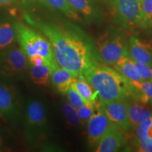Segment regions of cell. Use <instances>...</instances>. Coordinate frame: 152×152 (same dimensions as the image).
<instances>
[{
    "label": "cell",
    "instance_id": "1",
    "mask_svg": "<svg viewBox=\"0 0 152 152\" xmlns=\"http://www.w3.org/2000/svg\"><path fill=\"white\" fill-rule=\"evenodd\" d=\"M25 19L49 39L60 67L77 77L85 75L97 64L90 45L80 36L54 24L34 18L29 14L25 15Z\"/></svg>",
    "mask_w": 152,
    "mask_h": 152
},
{
    "label": "cell",
    "instance_id": "2",
    "mask_svg": "<svg viewBox=\"0 0 152 152\" xmlns=\"http://www.w3.org/2000/svg\"><path fill=\"white\" fill-rule=\"evenodd\" d=\"M84 75L100 101H126L136 91L129 80L109 66L96 64Z\"/></svg>",
    "mask_w": 152,
    "mask_h": 152
},
{
    "label": "cell",
    "instance_id": "3",
    "mask_svg": "<svg viewBox=\"0 0 152 152\" xmlns=\"http://www.w3.org/2000/svg\"><path fill=\"white\" fill-rule=\"evenodd\" d=\"M16 41L28 58L33 55H40L48 62L52 71L59 66L55 58L54 51L49 39L21 22L14 23Z\"/></svg>",
    "mask_w": 152,
    "mask_h": 152
},
{
    "label": "cell",
    "instance_id": "4",
    "mask_svg": "<svg viewBox=\"0 0 152 152\" xmlns=\"http://www.w3.org/2000/svg\"><path fill=\"white\" fill-rule=\"evenodd\" d=\"M48 120L45 106L40 100H28L24 112V134L26 142L36 145L46 137Z\"/></svg>",
    "mask_w": 152,
    "mask_h": 152
},
{
    "label": "cell",
    "instance_id": "5",
    "mask_svg": "<svg viewBox=\"0 0 152 152\" xmlns=\"http://www.w3.org/2000/svg\"><path fill=\"white\" fill-rule=\"evenodd\" d=\"M28 56L20 46L12 44L0 52V75L7 78L22 77L29 69Z\"/></svg>",
    "mask_w": 152,
    "mask_h": 152
},
{
    "label": "cell",
    "instance_id": "6",
    "mask_svg": "<svg viewBox=\"0 0 152 152\" xmlns=\"http://www.w3.org/2000/svg\"><path fill=\"white\" fill-rule=\"evenodd\" d=\"M97 50L102 60L106 64L113 66L125 58L130 54L124 42L119 36L104 35L97 40Z\"/></svg>",
    "mask_w": 152,
    "mask_h": 152
},
{
    "label": "cell",
    "instance_id": "7",
    "mask_svg": "<svg viewBox=\"0 0 152 152\" xmlns=\"http://www.w3.org/2000/svg\"><path fill=\"white\" fill-rule=\"evenodd\" d=\"M20 110L16 88L5 82L0 81V118L16 125L21 116Z\"/></svg>",
    "mask_w": 152,
    "mask_h": 152
},
{
    "label": "cell",
    "instance_id": "8",
    "mask_svg": "<svg viewBox=\"0 0 152 152\" xmlns=\"http://www.w3.org/2000/svg\"><path fill=\"white\" fill-rule=\"evenodd\" d=\"M100 104L112 127L123 132L132 128L125 101H100Z\"/></svg>",
    "mask_w": 152,
    "mask_h": 152
},
{
    "label": "cell",
    "instance_id": "9",
    "mask_svg": "<svg viewBox=\"0 0 152 152\" xmlns=\"http://www.w3.org/2000/svg\"><path fill=\"white\" fill-rule=\"evenodd\" d=\"M118 17L125 25L136 26L142 22L140 0H110Z\"/></svg>",
    "mask_w": 152,
    "mask_h": 152
},
{
    "label": "cell",
    "instance_id": "10",
    "mask_svg": "<svg viewBox=\"0 0 152 152\" xmlns=\"http://www.w3.org/2000/svg\"><path fill=\"white\" fill-rule=\"evenodd\" d=\"M111 126V123L101 106L99 102L97 106L95 108L94 113L87 121L89 144L92 147L96 146L99 140L102 137Z\"/></svg>",
    "mask_w": 152,
    "mask_h": 152
},
{
    "label": "cell",
    "instance_id": "11",
    "mask_svg": "<svg viewBox=\"0 0 152 152\" xmlns=\"http://www.w3.org/2000/svg\"><path fill=\"white\" fill-rule=\"evenodd\" d=\"M125 137L121 130L111 126L99 140L96 145V152H114L124 145Z\"/></svg>",
    "mask_w": 152,
    "mask_h": 152
},
{
    "label": "cell",
    "instance_id": "12",
    "mask_svg": "<svg viewBox=\"0 0 152 152\" xmlns=\"http://www.w3.org/2000/svg\"><path fill=\"white\" fill-rule=\"evenodd\" d=\"M77 76L68 70L58 66L52 71L50 80L57 92L65 94L71 85L75 81Z\"/></svg>",
    "mask_w": 152,
    "mask_h": 152
},
{
    "label": "cell",
    "instance_id": "13",
    "mask_svg": "<svg viewBox=\"0 0 152 152\" xmlns=\"http://www.w3.org/2000/svg\"><path fill=\"white\" fill-rule=\"evenodd\" d=\"M129 54L131 59L152 66V52L150 47L142 42L135 36H132L129 41Z\"/></svg>",
    "mask_w": 152,
    "mask_h": 152
},
{
    "label": "cell",
    "instance_id": "14",
    "mask_svg": "<svg viewBox=\"0 0 152 152\" xmlns=\"http://www.w3.org/2000/svg\"><path fill=\"white\" fill-rule=\"evenodd\" d=\"M79 14L83 15L90 22L95 21L99 16L98 9L92 0H67Z\"/></svg>",
    "mask_w": 152,
    "mask_h": 152
},
{
    "label": "cell",
    "instance_id": "15",
    "mask_svg": "<svg viewBox=\"0 0 152 152\" xmlns=\"http://www.w3.org/2000/svg\"><path fill=\"white\" fill-rule=\"evenodd\" d=\"M128 115L132 126L137 127L144 120L152 116V111L146 104L139 102H127Z\"/></svg>",
    "mask_w": 152,
    "mask_h": 152
},
{
    "label": "cell",
    "instance_id": "16",
    "mask_svg": "<svg viewBox=\"0 0 152 152\" xmlns=\"http://www.w3.org/2000/svg\"><path fill=\"white\" fill-rule=\"evenodd\" d=\"M39 3L49 8L54 9L72 20L80 21L82 18L78 13L68 4L67 0H37Z\"/></svg>",
    "mask_w": 152,
    "mask_h": 152
},
{
    "label": "cell",
    "instance_id": "17",
    "mask_svg": "<svg viewBox=\"0 0 152 152\" xmlns=\"http://www.w3.org/2000/svg\"><path fill=\"white\" fill-rule=\"evenodd\" d=\"M75 86L77 92L80 93L82 97L85 100V103L91 105L96 106V99L98 94L94 91L90 83L87 81L84 75H80L77 77L75 81Z\"/></svg>",
    "mask_w": 152,
    "mask_h": 152
},
{
    "label": "cell",
    "instance_id": "18",
    "mask_svg": "<svg viewBox=\"0 0 152 152\" xmlns=\"http://www.w3.org/2000/svg\"><path fill=\"white\" fill-rule=\"evenodd\" d=\"M113 67L115 71L118 72L120 74L124 76L130 81H145L139 73L134 61L130 58L121 61V62L114 65Z\"/></svg>",
    "mask_w": 152,
    "mask_h": 152
},
{
    "label": "cell",
    "instance_id": "19",
    "mask_svg": "<svg viewBox=\"0 0 152 152\" xmlns=\"http://www.w3.org/2000/svg\"><path fill=\"white\" fill-rule=\"evenodd\" d=\"M28 73L34 84L41 86H47L50 80L52 69L46 64L39 66L30 64Z\"/></svg>",
    "mask_w": 152,
    "mask_h": 152
},
{
    "label": "cell",
    "instance_id": "20",
    "mask_svg": "<svg viewBox=\"0 0 152 152\" xmlns=\"http://www.w3.org/2000/svg\"><path fill=\"white\" fill-rule=\"evenodd\" d=\"M16 39L14 23L4 22L0 23V52L10 46Z\"/></svg>",
    "mask_w": 152,
    "mask_h": 152
},
{
    "label": "cell",
    "instance_id": "21",
    "mask_svg": "<svg viewBox=\"0 0 152 152\" xmlns=\"http://www.w3.org/2000/svg\"><path fill=\"white\" fill-rule=\"evenodd\" d=\"M62 113L68 124L72 126H76L83 123L77 113V109L70 102H65L63 104Z\"/></svg>",
    "mask_w": 152,
    "mask_h": 152
},
{
    "label": "cell",
    "instance_id": "22",
    "mask_svg": "<svg viewBox=\"0 0 152 152\" xmlns=\"http://www.w3.org/2000/svg\"><path fill=\"white\" fill-rule=\"evenodd\" d=\"M67 96L68 99L70 103L77 109L86 104L85 100L82 97L81 95L80 94V93L77 92V89H76L75 86V82L71 85L70 88L68 89L67 92Z\"/></svg>",
    "mask_w": 152,
    "mask_h": 152
},
{
    "label": "cell",
    "instance_id": "23",
    "mask_svg": "<svg viewBox=\"0 0 152 152\" xmlns=\"http://www.w3.org/2000/svg\"><path fill=\"white\" fill-rule=\"evenodd\" d=\"M136 88L141 91L147 101V103L152 104V81L137 82L130 81Z\"/></svg>",
    "mask_w": 152,
    "mask_h": 152
},
{
    "label": "cell",
    "instance_id": "24",
    "mask_svg": "<svg viewBox=\"0 0 152 152\" xmlns=\"http://www.w3.org/2000/svg\"><path fill=\"white\" fill-rule=\"evenodd\" d=\"M141 9L142 16V26H145L152 18V0H142Z\"/></svg>",
    "mask_w": 152,
    "mask_h": 152
},
{
    "label": "cell",
    "instance_id": "25",
    "mask_svg": "<svg viewBox=\"0 0 152 152\" xmlns=\"http://www.w3.org/2000/svg\"><path fill=\"white\" fill-rule=\"evenodd\" d=\"M152 127V116L144 120L136 128V133L139 139L147 137L148 131Z\"/></svg>",
    "mask_w": 152,
    "mask_h": 152
},
{
    "label": "cell",
    "instance_id": "26",
    "mask_svg": "<svg viewBox=\"0 0 152 152\" xmlns=\"http://www.w3.org/2000/svg\"><path fill=\"white\" fill-rule=\"evenodd\" d=\"M135 66L137 69L139 73L140 74L141 77L145 81L151 80H152V66H150L147 64L143 63L134 61Z\"/></svg>",
    "mask_w": 152,
    "mask_h": 152
},
{
    "label": "cell",
    "instance_id": "27",
    "mask_svg": "<svg viewBox=\"0 0 152 152\" xmlns=\"http://www.w3.org/2000/svg\"><path fill=\"white\" fill-rule=\"evenodd\" d=\"M77 110L82 122L84 123L88 121V120L90 118L92 114L94 113L95 111V106L91 105V104H85Z\"/></svg>",
    "mask_w": 152,
    "mask_h": 152
},
{
    "label": "cell",
    "instance_id": "28",
    "mask_svg": "<svg viewBox=\"0 0 152 152\" xmlns=\"http://www.w3.org/2000/svg\"><path fill=\"white\" fill-rule=\"evenodd\" d=\"M138 147L140 151L152 152V140L149 137L144 139H139Z\"/></svg>",
    "mask_w": 152,
    "mask_h": 152
},
{
    "label": "cell",
    "instance_id": "29",
    "mask_svg": "<svg viewBox=\"0 0 152 152\" xmlns=\"http://www.w3.org/2000/svg\"><path fill=\"white\" fill-rule=\"evenodd\" d=\"M28 60H29L30 64H32V65L39 66L43 65V64H46V65L49 66L47 61L45 59L43 56H40V55H33V56L29 57V58H28ZM49 67H50V66H49Z\"/></svg>",
    "mask_w": 152,
    "mask_h": 152
},
{
    "label": "cell",
    "instance_id": "30",
    "mask_svg": "<svg viewBox=\"0 0 152 152\" xmlns=\"http://www.w3.org/2000/svg\"><path fill=\"white\" fill-rule=\"evenodd\" d=\"M18 0H0V7H6L15 4L18 2Z\"/></svg>",
    "mask_w": 152,
    "mask_h": 152
},
{
    "label": "cell",
    "instance_id": "31",
    "mask_svg": "<svg viewBox=\"0 0 152 152\" xmlns=\"http://www.w3.org/2000/svg\"><path fill=\"white\" fill-rule=\"evenodd\" d=\"M4 148V142L2 140V137L1 135V133H0V151Z\"/></svg>",
    "mask_w": 152,
    "mask_h": 152
},
{
    "label": "cell",
    "instance_id": "32",
    "mask_svg": "<svg viewBox=\"0 0 152 152\" xmlns=\"http://www.w3.org/2000/svg\"><path fill=\"white\" fill-rule=\"evenodd\" d=\"M147 137H150L152 140V127L149 129V131H148Z\"/></svg>",
    "mask_w": 152,
    "mask_h": 152
},
{
    "label": "cell",
    "instance_id": "33",
    "mask_svg": "<svg viewBox=\"0 0 152 152\" xmlns=\"http://www.w3.org/2000/svg\"><path fill=\"white\" fill-rule=\"evenodd\" d=\"M148 22H149L150 23H151V26H152V18H151V19H150V20H149V21H148Z\"/></svg>",
    "mask_w": 152,
    "mask_h": 152
},
{
    "label": "cell",
    "instance_id": "34",
    "mask_svg": "<svg viewBox=\"0 0 152 152\" xmlns=\"http://www.w3.org/2000/svg\"><path fill=\"white\" fill-rule=\"evenodd\" d=\"M142 1V0H140V1Z\"/></svg>",
    "mask_w": 152,
    "mask_h": 152
},
{
    "label": "cell",
    "instance_id": "35",
    "mask_svg": "<svg viewBox=\"0 0 152 152\" xmlns=\"http://www.w3.org/2000/svg\"><path fill=\"white\" fill-rule=\"evenodd\" d=\"M151 81H152V80H151Z\"/></svg>",
    "mask_w": 152,
    "mask_h": 152
}]
</instances>
